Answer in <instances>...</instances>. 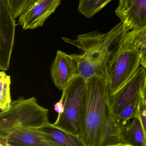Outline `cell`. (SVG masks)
Returning a JSON list of instances; mask_svg holds the SVG:
<instances>
[{
  "label": "cell",
  "mask_w": 146,
  "mask_h": 146,
  "mask_svg": "<svg viewBox=\"0 0 146 146\" xmlns=\"http://www.w3.org/2000/svg\"><path fill=\"white\" fill-rule=\"evenodd\" d=\"M137 117L139 119L146 137V102L141 94Z\"/></svg>",
  "instance_id": "ac0fdd59"
},
{
  "label": "cell",
  "mask_w": 146,
  "mask_h": 146,
  "mask_svg": "<svg viewBox=\"0 0 146 146\" xmlns=\"http://www.w3.org/2000/svg\"><path fill=\"white\" fill-rule=\"evenodd\" d=\"M109 97L106 78L96 76L86 80L78 135L84 146H122Z\"/></svg>",
  "instance_id": "6da1fadb"
},
{
  "label": "cell",
  "mask_w": 146,
  "mask_h": 146,
  "mask_svg": "<svg viewBox=\"0 0 146 146\" xmlns=\"http://www.w3.org/2000/svg\"><path fill=\"white\" fill-rule=\"evenodd\" d=\"M16 21L7 0H0V70H8L14 46Z\"/></svg>",
  "instance_id": "52a82bcc"
},
{
  "label": "cell",
  "mask_w": 146,
  "mask_h": 146,
  "mask_svg": "<svg viewBox=\"0 0 146 146\" xmlns=\"http://www.w3.org/2000/svg\"><path fill=\"white\" fill-rule=\"evenodd\" d=\"M129 31L121 22L106 33L93 31L78 36L76 40L62 37L67 43L78 48L79 74L87 80L94 76L108 80L107 66L113 53L120 46Z\"/></svg>",
  "instance_id": "7a4b0ae2"
},
{
  "label": "cell",
  "mask_w": 146,
  "mask_h": 146,
  "mask_svg": "<svg viewBox=\"0 0 146 146\" xmlns=\"http://www.w3.org/2000/svg\"><path fill=\"white\" fill-rule=\"evenodd\" d=\"M122 146H146V137L137 117L130 119L119 131Z\"/></svg>",
  "instance_id": "7c38bea8"
},
{
  "label": "cell",
  "mask_w": 146,
  "mask_h": 146,
  "mask_svg": "<svg viewBox=\"0 0 146 146\" xmlns=\"http://www.w3.org/2000/svg\"><path fill=\"white\" fill-rule=\"evenodd\" d=\"M54 111L58 113V116H60L64 111V99L60 98V100L54 104Z\"/></svg>",
  "instance_id": "d6986e66"
},
{
  "label": "cell",
  "mask_w": 146,
  "mask_h": 146,
  "mask_svg": "<svg viewBox=\"0 0 146 146\" xmlns=\"http://www.w3.org/2000/svg\"><path fill=\"white\" fill-rule=\"evenodd\" d=\"M120 47L146 54V25L129 31L124 35Z\"/></svg>",
  "instance_id": "5bb4252c"
},
{
  "label": "cell",
  "mask_w": 146,
  "mask_h": 146,
  "mask_svg": "<svg viewBox=\"0 0 146 146\" xmlns=\"http://www.w3.org/2000/svg\"><path fill=\"white\" fill-rule=\"evenodd\" d=\"M142 94L143 98H144V100H145L146 102V80L144 88H143L142 91Z\"/></svg>",
  "instance_id": "44dd1931"
},
{
  "label": "cell",
  "mask_w": 146,
  "mask_h": 146,
  "mask_svg": "<svg viewBox=\"0 0 146 146\" xmlns=\"http://www.w3.org/2000/svg\"><path fill=\"white\" fill-rule=\"evenodd\" d=\"M86 80L80 75L76 77L62 91L64 111L58 116L54 125L72 135L78 136Z\"/></svg>",
  "instance_id": "277c9868"
},
{
  "label": "cell",
  "mask_w": 146,
  "mask_h": 146,
  "mask_svg": "<svg viewBox=\"0 0 146 146\" xmlns=\"http://www.w3.org/2000/svg\"><path fill=\"white\" fill-rule=\"evenodd\" d=\"M52 146H84L79 137L72 135L49 123L40 128Z\"/></svg>",
  "instance_id": "4fadbf2b"
},
{
  "label": "cell",
  "mask_w": 146,
  "mask_h": 146,
  "mask_svg": "<svg viewBox=\"0 0 146 146\" xmlns=\"http://www.w3.org/2000/svg\"><path fill=\"white\" fill-rule=\"evenodd\" d=\"M146 72L143 67H140L131 79L114 94L110 95V105L116 121L125 108L140 100L146 82Z\"/></svg>",
  "instance_id": "8992f818"
},
{
  "label": "cell",
  "mask_w": 146,
  "mask_h": 146,
  "mask_svg": "<svg viewBox=\"0 0 146 146\" xmlns=\"http://www.w3.org/2000/svg\"><path fill=\"white\" fill-rule=\"evenodd\" d=\"M50 74L56 88L64 90L79 75L78 54H68L60 50L57 51L50 68Z\"/></svg>",
  "instance_id": "ba28073f"
},
{
  "label": "cell",
  "mask_w": 146,
  "mask_h": 146,
  "mask_svg": "<svg viewBox=\"0 0 146 146\" xmlns=\"http://www.w3.org/2000/svg\"><path fill=\"white\" fill-rule=\"evenodd\" d=\"M0 146H52L40 129L19 128L0 137Z\"/></svg>",
  "instance_id": "8fae6325"
},
{
  "label": "cell",
  "mask_w": 146,
  "mask_h": 146,
  "mask_svg": "<svg viewBox=\"0 0 146 146\" xmlns=\"http://www.w3.org/2000/svg\"><path fill=\"white\" fill-rule=\"evenodd\" d=\"M140 64H141V65L146 70V54L141 55Z\"/></svg>",
  "instance_id": "ffe728a7"
},
{
  "label": "cell",
  "mask_w": 146,
  "mask_h": 146,
  "mask_svg": "<svg viewBox=\"0 0 146 146\" xmlns=\"http://www.w3.org/2000/svg\"><path fill=\"white\" fill-rule=\"evenodd\" d=\"M112 0H79L78 11L88 18L100 12Z\"/></svg>",
  "instance_id": "2e32d148"
},
{
  "label": "cell",
  "mask_w": 146,
  "mask_h": 146,
  "mask_svg": "<svg viewBox=\"0 0 146 146\" xmlns=\"http://www.w3.org/2000/svg\"><path fill=\"white\" fill-rule=\"evenodd\" d=\"M141 54L136 50L119 47L113 53L107 66L110 95L114 94L135 75L140 68Z\"/></svg>",
  "instance_id": "5b68a950"
},
{
  "label": "cell",
  "mask_w": 146,
  "mask_h": 146,
  "mask_svg": "<svg viewBox=\"0 0 146 146\" xmlns=\"http://www.w3.org/2000/svg\"><path fill=\"white\" fill-rule=\"evenodd\" d=\"M11 78L4 71L0 72V112L10 109L12 101L11 94Z\"/></svg>",
  "instance_id": "9a60e30c"
},
{
  "label": "cell",
  "mask_w": 146,
  "mask_h": 146,
  "mask_svg": "<svg viewBox=\"0 0 146 146\" xmlns=\"http://www.w3.org/2000/svg\"><path fill=\"white\" fill-rule=\"evenodd\" d=\"M60 0H35L20 15L18 25L24 30H34L43 26L60 4Z\"/></svg>",
  "instance_id": "9c48e42d"
},
{
  "label": "cell",
  "mask_w": 146,
  "mask_h": 146,
  "mask_svg": "<svg viewBox=\"0 0 146 146\" xmlns=\"http://www.w3.org/2000/svg\"><path fill=\"white\" fill-rule=\"evenodd\" d=\"M12 15L15 19L20 16L35 0H7Z\"/></svg>",
  "instance_id": "e0dca14e"
},
{
  "label": "cell",
  "mask_w": 146,
  "mask_h": 146,
  "mask_svg": "<svg viewBox=\"0 0 146 146\" xmlns=\"http://www.w3.org/2000/svg\"><path fill=\"white\" fill-rule=\"evenodd\" d=\"M115 14L126 29L146 25V0H119Z\"/></svg>",
  "instance_id": "30bf717a"
},
{
  "label": "cell",
  "mask_w": 146,
  "mask_h": 146,
  "mask_svg": "<svg viewBox=\"0 0 146 146\" xmlns=\"http://www.w3.org/2000/svg\"><path fill=\"white\" fill-rule=\"evenodd\" d=\"M48 113L35 97L20 96L12 101L9 110L0 112V137L19 128L40 129L50 123Z\"/></svg>",
  "instance_id": "3957f363"
}]
</instances>
